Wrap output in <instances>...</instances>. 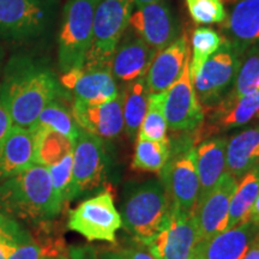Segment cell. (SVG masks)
<instances>
[{"mask_svg":"<svg viewBox=\"0 0 259 259\" xmlns=\"http://www.w3.org/2000/svg\"><path fill=\"white\" fill-rule=\"evenodd\" d=\"M242 54L227 38L220 50L203 65L196 78L192 79L203 109L215 106L228 94L234 82Z\"/></svg>","mask_w":259,"mask_h":259,"instance_id":"cell-9","label":"cell"},{"mask_svg":"<svg viewBox=\"0 0 259 259\" xmlns=\"http://www.w3.org/2000/svg\"><path fill=\"white\" fill-rule=\"evenodd\" d=\"M227 137H211L196 147L197 173L199 179L198 203L203 202L226 173Z\"/></svg>","mask_w":259,"mask_h":259,"instance_id":"cell-23","label":"cell"},{"mask_svg":"<svg viewBox=\"0 0 259 259\" xmlns=\"http://www.w3.org/2000/svg\"><path fill=\"white\" fill-rule=\"evenodd\" d=\"M259 121V90L239 99H222L215 106L204 109V121L196 132L208 136Z\"/></svg>","mask_w":259,"mask_h":259,"instance_id":"cell-14","label":"cell"},{"mask_svg":"<svg viewBox=\"0 0 259 259\" xmlns=\"http://www.w3.org/2000/svg\"><path fill=\"white\" fill-rule=\"evenodd\" d=\"M258 90H259V87H258Z\"/></svg>","mask_w":259,"mask_h":259,"instance_id":"cell-46","label":"cell"},{"mask_svg":"<svg viewBox=\"0 0 259 259\" xmlns=\"http://www.w3.org/2000/svg\"><path fill=\"white\" fill-rule=\"evenodd\" d=\"M64 204L54 192L47 167L32 163L0 181V212L25 222H47L59 215Z\"/></svg>","mask_w":259,"mask_h":259,"instance_id":"cell-2","label":"cell"},{"mask_svg":"<svg viewBox=\"0 0 259 259\" xmlns=\"http://www.w3.org/2000/svg\"><path fill=\"white\" fill-rule=\"evenodd\" d=\"M71 111L80 128L102 141L118 137L124 130L121 93L115 99L100 105H85L73 101Z\"/></svg>","mask_w":259,"mask_h":259,"instance_id":"cell-17","label":"cell"},{"mask_svg":"<svg viewBox=\"0 0 259 259\" xmlns=\"http://www.w3.org/2000/svg\"><path fill=\"white\" fill-rule=\"evenodd\" d=\"M158 2H162V0H134V6L137 9V8H142V6L154 4V3H158Z\"/></svg>","mask_w":259,"mask_h":259,"instance_id":"cell-40","label":"cell"},{"mask_svg":"<svg viewBox=\"0 0 259 259\" xmlns=\"http://www.w3.org/2000/svg\"><path fill=\"white\" fill-rule=\"evenodd\" d=\"M50 18L47 0H0V41L35 40L47 30Z\"/></svg>","mask_w":259,"mask_h":259,"instance_id":"cell-7","label":"cell"},{"mask_svg":"<svg viewBox=\"0 0 259 259\" xmlns=\"http://www.w3.org/2000/svg\"><path fill=\"white\" fill-rule=\"evenodd\" d=\"M60 100H54L45 107L34 127H44L56 131L70 138L74 143L79 135L80 127L74 120L72 111L67 108Z\"/></svg>","mask_w":259,"mask_h":259,"instance_id":"cell-29","label":"cell"},{"mask_svg":"<svg viewBox=\"0 0 259 259\" xmlns=\"http://www.w3.org/2000/svg\"><path fill=\"white\" fill-rule=\"evenodd\" d=\"M170 156V142L138 139L131 167L137 170L160 173Z\"/></svg>","mask_w":259,"mask_h":259,"instance_id":"cell-30","label":"cell"},{"mask_svg":"<svg viewBox=\"0 0 259 259\" xmlns=\"http://www.w3.org/2000/svg\"><path fill=\"white\" fill-rule=\"evenodd\" d=\"M3 58H4V52H3V48L0 46V73H2V64H3Z\"/></svg>","mask_w":259,"mask_h":259,"instance_id":"cell-44","label":"cell"},{"mask_svg":"<svg viewBox=\"0 0 259 259\" xmlns=\"http://www.w3.org/2000/svg\"><path fill=\"white\" fill-rule=\"evenodd\" d=\"M191 18L198 24L222 23L227 11L222 0H185Z\"/></svg>","mask_w":259,"mask_h":259,"instance_id":"cell-34","label":"cell"},{"mask_svg":"<svg viewBox=\"0 0 259 259\" xmlns=\"http://www.w3.org/2000/svg\"><path fill=\"white\" fill-rule=\"evenodd\" d=\"M66 93L56 73L28 54L12 56L2 71L0 101L12 126L31 130L45 107Z\"/></svg>","mask_w":259,"mask_h":259,"instance_id":"cell-1","label":"cell"},{"mask_svg":"<svg viewBox=\"0 0 259 259\" xmlns=\"http://www.w3.org/2000/svg\"><path fill=\"white\" fill-rule=\"evenodd\" d=\"M259 47H251L242 54L238 73L228 94L223 99H239L258 90Z\"/></svg>","mask_w":259,"mask_h":259,"instance_id":"cell-32","label":"cell"},{"mask_svg":"<svg viewBox=\"0 0 259 259\" xmlns=\"http://www.w3.org/2000/svg\"><path fill=\"white\" fill-rule=\"evenodd\" d=\"M128 27L153 50L160 52L179 37V25L169 5L158 2L137 8L130 16Z\"/></svg>","mask_w":259,"mask_h":259,"instance_id":"cell-13","label":"cell"},{"mask_svg":"<svg viewBox=\"0 0 259 259\" xmlns=\"http://www.w3.org/2000/svg\"><path fill=\"white\" fill-rule=\"evenodd\" d=\"M100 0H69L58 36V63L63 73L82 69L93 38L94 16Z\"/></svg>","mask_w":259,"mask_h":259,"instance_id":"cell-4","label":"cell"},{"mask_svg":"<svg viewBox=\"0 0 259 259\" xmlns=\"http://www.w3.org/2000/svg\"><path fill=\"white\" fill-rule=\"evenodd\" d=\"M12 127V121L10 118L8 109L5 108L4 103L0 101V144L3 143L9 131Z\"/></svg>","mask_w":259,"mask_h":259,"instance_id":"cell-36","label":"cell"},{"mask_svg":"<svg viewBox=\"0 0 259 259\" xmlns=\"http://www.w3.org/2000/svg\"><path fill=\"white\" fill-rule=\"evenodd\" d=\"M173 208L180 212L192 213L198 203L199 179L197 173L196 147L170 150L166 166L160 171Z\"/></svg>","mask_w":259,"mask_h":259,"instance_id":"cell-8","label":"cell"},{"mask_svg":"<svg viewBox=\"0 0 259 259\" xmlns=\"http://www.w3.org/2000/svg\"><path fill=\"white\" fill-rule=\"evenodd\" d=\"M0 259H6L5 251H4V247H3L2 241H0Z\"/></svg>","mask_w":259,"mask_h":259,"instance_id":"cell-43","label":"cell"},{"mask_svg":"<svg viewBox=\"0 0 259 259\" xmlns=\"http://www.w3.org/2000/svg\"><path fill=\"white\" fill-rule=\"evenodd\" d=\"M242 259H259V234L254 239V241L252 242L250 248H248V251L246 252L245 257Z\"/></svg>","mask_w":259,"mask_h":259,"instance_id":"cell-38","label":"cell"},{"mask_svg":"<svg viewBox=\"0 0 259 259\" xmlns=\"http://www.w3.org/2000/svg\"><path fill=\"white\" fill-rule=\"evenodd\" d=\"M162 109L168 128L178 132H192L204 121V109L200 105L190 76V60L180 78L163 92Z\"/></svg>","mask_w":259,"mask_h":259,"instance_id":"cell-11","label":"cell"},{"mask_svg":"<svg viewBox=\"0 0 259 259\" xmlns=\"http://www.w3.org/2000/svg\"><path fill=\"white\" fill-rule=\"evenodd\" d=\"M189 60V40L186 34H183L154 58L145 74L149 93L160 94L170 88L180 78Z\"/></svg>","mask_w":259,"mask_h":259,"instance_id":"cell-19","label":"cell"},{"mask_svg":"<svg viewBox=\"0 0 259 259\" xmlns=\"http://www.w3.org/2000/svg\"><path fill=\"white\" fill-rule=\"evenodd\" d=\"M259 166V125L245 128L227 139L226 171L240 179Z\"/></svg>","mask_w":259,"mask_h":259,"instance_id":"cell-24","label":"cell"},{"mask_svg":"<svg viewBox=\"0 0 259 259\" xmlns=\"http://www.w3.org/2000/svg\"><path fill=\"white\" fill-rule=\"evenodd\" d=\"M163 93L150 94L149 106L141 127H139L137 138L149 139V141H168V125L162 109Z\"/></svg>","mask_w":259,"mask_h":259,"instance_id":"cell-33","label":"cell"},{"mask_svg":"<svg viewBox=\"0 0 259 259\" xmlns=\"http://www.w3.org/2000/svg\"><path fill=\"white\" fill-rule=\"evenodd\" d=\"M233 2H235V0H233Z\"/></svg>","mask_w":259,"mask_h":259,"instance_id":"cell-45","label":"cell"},{"mask_svg":"<svg viewBox=\"0 0 259 259\" xmlns=\"http://www.w3.org/2000/svg\"><path fill=\"white\" fill-rule=\"evenodd\" d=\"M134 0H100L94 16L93 38L83 69H108L128 28Z\"/></svg>","mask_w":259,"mask_h":259,"instance_id":"cell-5","label":"cell"},{"mask_svg":"<svg viewBox=\"0 0 259 259\" xmlns=\"http://www.w3.org/2000/svg\"><path fill=\"white\" fill-rule=\"evenodd\" d=\"M225 22V38L241 54L259 47V0H235Z\"/></svg>","mask_w":259,"mask_h":259,"instance_id":"cell-21","label":"cell"},{"mask_svg":"<svg viewBox=\"0 0 259 259\" xmlns=\"http://www.w3.org/2000/svg\"><path fill=\"white\" fill-rule=\"evenodd\" d=\"M157 52L131 34L121 38L111 63V72L115 80L130 83L147 74Z\"/></svg>","mask_w":259,"mask_h":259,"instance_id":"cell-20","label":"cell"},{"mask_svg":"<svg viewBox=\"0 0 259 259\" xmlns=\"http://www.w3.org/2000/svg\"><path fill=\"white\" fill-rule=\"evenodd\" d=\"M0 241L6 259H41L44 251L18 220L0 212Z\"/></svg>","mask_w":259,"mask_h":259,"instance_id":"cell-25","label":"cell"},{"mask_svg":"<svg viewBox=\"0 0 259 259\" xmlns=\"http://www.w3.org/2000/svg\"><path fill=\"white\" fill-rule=\"evenodd\" d=\"M102 259H124L119 252H107Z\"/></svg>","mask_w":259,"mask_h":259,"instance_id":"cell-41","label":"cell"},{"mask_svg":"<svg viewBox=\"0 0 259 259\" xmlns=\"http://www.w3.org/2000/svg\"><path fill=\"white\" fill-rule=\"evenodd\" d=\"M31 130L35 134V163L48 168L73 151L74 143L64 135L44 127Z\"/></svg>","mask_w":259,"mask_h":259,"instance_id":"cell-28","label":"cell"},{"mask_svg":"<svg viewBox=\"0 0 259 259\" xmlns=\"http://www.w3.org/2000/svg\"><path fill=\"white\" fill-rule=\"evenodd\" d=\"M41 259H67V258L64 257V255H46L45 254Z\"/></svg>","mask_w":259,"mask_h":259,"instance_id":"cell-42","label":"cell"},{"mask_svg":"<svg viewBox=\"0 0 259 259\" xmlns=\"http://www.w3.org/2000/svg\"><path fill=\"white\" fill-rule=\"evenodd\" d=\"M173 205L160 179L131 184L125 190L121 220L125 231L147 246L170 221Z\"/></svg>","mask_w":259,"mask_h":259,"instance_id":"cell-3","label":"cell"},{"mask_svg":"<svg viewBox=\"0 0 259 259\" xmlns=\"http://www.w3.org/2000/svg\"><path fill=\"white\" fill-rule=\"evenodd\" d=\"M225 41L218 31L208 27L197 28L191 37L192 56L190 61L191 79L196 78L202 70L203 65L216 53Z\"/></svg>","mask_w":259,"mask_h":259,"instance_id":"cell-31","label":"cell"},{"mask_svg":"<svg viewBox=\"0 0 259 259\" xmlns=\"http://www.w3.org/2000/svg\"><path fill=\"white\" fill-rule=\"evenodd\" d=\"M198 241V226L193 212H180L173 208L168 226L147 247L155 259H192Z\"/></svg>","mask_w":259,"mask_h":259,"instance_id":"cell-12","label":"cell"},{"mask_svg":"<svg viewBox=\"0 0 259 259\" xmlns=\"http://www.w3.org/2000/svg\"><path fill=\"white\" fill-rule=\"evenodd\" d=\"M124 130L131 139L137 138L139 127L147 114L149 106V93L145 76L127 84L121 93Z\"/></svg>","mask_w":259,"mask_h":259,"instance_id":"cell-26","label":"cell"},{"mask_svg":"<svg viewBox=\"0 0 259 259\" xmlns=\"http://www.w3.org/2000/svg\"><path fill=\"white\" fill-rule=\"evenodd\" d=\"M61 87L72 94L73 101L100 105L120 94L116 80L108 69H76L63 73Z\"/></svg>","mask_w":259,"mask_h":259,"instance_id":"cell-15","label":"cell"},{"mask_svg":"<svg viewBox=\"0 0 259 259\" xmlns=\"http://www.w3.org/2000/svg\"><path fill=\"white\" fill-rule=\"evenodd\" d=\"M34 154V131L12 126L0 144V181L16 176L35 163Z\"/></svg>","mask_w":259,"mask_h":259,"instance_id":"cell-22","label":"cell"},{"mask_svg":"<svg viewBox=\"0 0 259 259\" xmlns=\"http://www.w3.org/2000/svg\"><path fill=\"white\" fill-rule=\"evenodd\" d=\"M238 179L226 171L211 192L194 209L193 215L198 226L199 240L209 239L226 231L229 208Z\"/></svg>","mask_w":259,"mask_h":259,"instance_id":"cell-16","label":"cell"},{"mask_svg":"<svg viewBox=\"0 0 259 259\" xmlns=\"http://www.w3.org/2000/svg\"><path fill=\"white\" fill-rule=\"evenodd\" d=\"M72 166H73V151L66 155L63 160L48 167L54 192L61 203L69 202V194L72 183Z\"/></svg>","mask_w":259,"mask_h":259,"instance_id":"cell-35","label":"cell"},{"mask_svg":"<svg viewBox=\"0 0 259 259\" xmlns=\"http://www.w3.org/2000/svg\"><path fill=\"white\" fill-rule=\"evenodd\" d=\"M118 252L124 259H155L149 251H144L139 247H126Z\"/></svg>","mask_w":259,"mask_h":259,"instance_id":"cell-37","label":"cell"},{"mask_svg":"<svg viewBox=\"0 0 259 259\" xmlns=\"http://www.w3.org/2000/svg\"><path fill=\"white\" fill-rule=\"evenodd\" d=\"M259 229L251 221L226 229L220 234L197 242L192 259H242Z\"/></svg>","mask_w":259,"mask_h":259,"instance_id":"cell-18","label":"cell"},{"mask_svg":"<svg viewBox=\"0 0 259 259\" xmlns=\"http://www.w3.org/2000/svg\"><path fill=\"white\" fill-rule=\"evenodd\" d=\"M250 221L259 229V194H258L257 199H255L253 206H252Z\"/></svg>","mask_w":259,"mask_h":259,"instance_id":"cell-39","label":"cell"},{"mask_svg":"<svg viewBox=\"0 0 259 259\" xmlns=\"http://www.w3.org/2000/svg\"><path fill=\"white\" fill-rule=\"evenodd\" d=\"M106 166L107 156L102 139L80 128L73 144L69 202L101 185L106 178Z\"/></svg>","mask_w":259,"mask_h":259,"instance_id":"cell-10","label":"cell"},{"mask_svg":"<svg viewBox=\"0 0 259 259\" xmlns=\"http://www.w3.org/2000/svg\"><path fill=\"white\" fill-rule=\"evenodd\" d=\"M67 227L89 241L115 242L116 232L122 227L120 212L109 191L85 199L71 210Z\"/></svg>","mask_w":259,"mask_h":259,"instance_id":"cell-6","label":"cell"},{"mask_svg":"<svg viewBox=\"0 0 259 259\" xmlns=\"http://www.w3.org/2000/svg\"><path fill=\"white\" fill-rule=\"evenodd\" d=\"M259 194V166L252 168L238 180L231 200L227 229L250 221L252 206Z\"/></svg>","mask_w":259,"mask_h":259,"instance_id":"cell-27","label":"cell"}]
</instances>
